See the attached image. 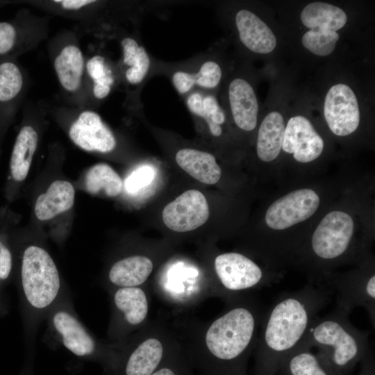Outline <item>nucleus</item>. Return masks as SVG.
<instances>
[{
  "mask_svg": "<svg viewBox=\"0 0 375 375\" xmlns=\"http://www.w3.org/2000/svg\"><path fill=\"white\" fill-rule=\"evenodd\" d=\"M83 57L76 46L65 47L57 56L54 67L58 78L65 89L74 91L80 85L83 72Z\"/></svg>",
  "mask_w": 375,
  "mask_h": 375,
  "instance_id": "nucleus-24",
  "label": "nucleus"
},
{
  "mask_svg": "<svg viewBox=\"0 0 375 375\" xmlns=\"http://www.w3.org/2000/svg\"><path fill=\"white\" fill-rule=\"evenodd\" d=\"M319 202V196L311 189L292 191L270 205L265 214V222L274 230L286 229L310 218Z\"/></svg>",
  "mask_w": 375,
  "mask_h": 375,
  "instance_id": "nucleus-6",
  "label": "nucleus"
},
{
  "mask_svg": "<svg viewBox=\"0 0 375 375\" xmlns=\"http://www.w3.org/2000/svg\"><path fill=\"white\" fill-rule=\"evenodd\" d=\"M75 192L68 181H56L47 191L40 194L35 205V213L40 220H48L70 209L74 202Z\"/></svg>",
  "mask_w": 375,
  "mask_h": 375,
  "instance_id": "nucleus-15",
  "label": "nucleus"
},
{
  "mask_svg": "<svg viewBox=\"0 0 375 375\" xmlns=\"http://www.w3.org/2000/svg\"><path fill=\"white\" fill-rule=\"evenodd\" d=\"M347 311L339 307L312 322L305 340L331 375H347L368 353L367 333L350 322Z\"/></svg>",
  "mask_w": 375,
  "mask_h": 375,
  "instance_id": "nucleus-2",
  "label": "nucleus"
},
{
  "mask_svg": "<svg viewBox=\"0 0 375 375\" xmlns=\"http://www.w3.org/2000/svg\"><path fill=\"white\" fill-rule=\"evenodd\" d=\"M150 64V58L147 51L142 46H140L138 54L125 74L128 82L131 84L142 82L149 72Z\"/></svg>",
  "mask_w": 375,
  "mask_h": 375,
  "instance_id": "nucleus-31",
  "label": "nucleus"
},
{
  "mask_svg": "<svg viewBox=\"0 0 375 375\" xmlns=\"http://www.w3.org/2000/svg\"><path fill=\"white\" fill-rule=\"evenodd\" d=\"M203 94L199 92L190 93L186 99V105L189 110L195 116L199 117L203 112Z\"/></svg>",
  "mask_w": 375,
  "mask_h": 375,
  "instance_id": "nucleus-36",
  "label": "nucleus"
},
{
  "mask_svg": "<svg viewBox=\"0 0 375 375\" xmlns=\"http://www.w3.org/2000/svg\"><path fill=\"white\" fill-rule=\"evenodd\" d=\"M37 144L36 131L30 126H24L17 137L10 158V172L15 181L26 178Z\"/></svg>",
  "mask_w": 375,
  "mask_h": 375,
  "instance_id": "nucleus-22",
  "label": "nucleus"
},
{
  "mask_svg": "<svg viewBox=\"0 0 375 375\" xmlns=\"http://www.w3.org/2000/svg\"><path fill=\"white\" fill-rule=\"evenodd\" d=\"M326 287H304L281 294L265 315L256 375H276L283 358L306 338L317 313L328 303Z\"/></svg>",
  "mask_w": 375,
  "mask_h": 375,
  "instance_id": "nucleus-1",
  "label": "nucleus"
},
{
  "mask_svg": "<svg viewBox=\"0 0 375 375\" xmlns=\"http://www.w3.org/2000/svg\"><path fill=\"white\" fill-rule=\"evenodd\" d=\"M152 176V172L147 167H143L133 172L126 180V189L129 192H133L149 183Z\"/></svg>",
  "mask_w": 375,
  "mask_h": 375,
  "instance_id": "nucleus-32",
  "label": "nucleus"
},
{
  "mask_svg": "<svg viewBox=\"0 0 375 375\" xmlns=\"http://www.w3.org/2000/svg\"><path fill=\"white\" fill-rule=\"evenodd\" d=\"M228 94L236 126L246 131L253 130L257 124L258 103L252 86L246 80L237 78L230 83Z\"/></svg>",
  "mask_w": 375,
  "mask_h": 375,
  "instance_id": "nucleus-12",
  "label": "nucleus"
},
{
  "mask_svg": "<svg viewBox=\"0 0 375 375\" xmlns=\"http://www.w3.org/2000/svg\"><path fill=\"white\" fill-rule=\"evenodd\" d=\"M199 117L206 121L209 131L213 136L221 135L222 133L221 125L224 123L226 116L217 99L213 95H203V112Z\"/></svg>",
  "mask_w": 375,
  "mask_h": 375,
  "instance_id": "nucleus-30",
  "label": "nucleus"
},
{
  "mask_svg": "<svg viewBox=\"0 0 375 375\" xmlns=\"http://www.w3.org/2000/svg\"><path fill=\"white\" fill-rule=\"evenodd\" d=\"M324 114L330 130L336 135L353 133L360 123V110L356 97L349 86L336 84L328 91Z\"/></svg>",
  "mask_w": 375,
  "mask_h": 375,
  "instance_id": "nucleus-9",
  "label": "nucleus"
},
{
  "mask_svg": "<svg viewBox=\"0 0 375 375\" xmlns=\"http://www.w3.org/2000/svg\"><path fill=\"white\" fill-rule=\"evenodd\" d=\"M303 24L310 29H324L336 31L347 23V17L339 7L324 2H312L301 11Z\"/></svg>",
  "mask_w": 375,
  "mask_h": 375,
  "instance_id": "nucleus-20",
  "label": "nucleus"
},
{
  "mask_svg": "<svg viewBox=\"0 0 375 375\" xmlns=\"http://www.w3.org/2000/svg\"><path fill=\"white\" fill-rule=\"evenodd\" d=\"M282 149L292 153L297 161L306 163L321 155L324 141L307 118L297 115L291 117L285 127Z\"/></svg>",
  "mask_w": 375,
  "mask_h": 375,
  "instance_id": "nucleus-10",
  "label": "nucleus"
},
{
  "mask_svg": "<svg viewBox=\"0 0 375 375\" xmlns=\"http://www.w3.org/2000/svg\"><path fill=\"white\" fill-rule=\"evenodd\" d=\"M85 188L92 194L103 192L108 197H115L122 192L123 183L110 166L99 163L92 166L87 172Z\"/></svg>",
  "mask_w": 375,
  "mask_h": 375,
  "instance_id": "nucleus-26",
  "label": "nucleus"
},
{
  "mask_svg": "<svg viewBox=\"0 0 375 375\" xmlns=\"http://www.w3.org/2000/svg\"><path fill=\"white\" fill-rule=\"evenodd\" d=\"M55 2L60 3L65 9L75 10L78 9L84 6L93 3L94 1L88 0H64L55 1Z\"/></svg>",
  "mask_w": 375,
  "mask_h": 375,
  "instance_id": "nucleus-37",
  "label": "nucleus"
},
{
  "mask_svg": "<svg viewBox=\"0 0 375 375\" xmlns=\"http://www.w3.org/2000/svg\"><path fill=\"white\" fill-rule=\"evenodd\" d=\"M16 37L15 28L8 23L0 22V54L10 51Z\"/></svg>",
  "mask_w": 375,
  "mask_h": 375,
  "instance_id": "nucleus-33",
  "label": "nucleus"
},
{
  "mask_svg": "<svg viewBox=\"0 0 375 375\" xmlns=\"http://www.w3.org/2000/svg\"><path fill=\"white\" fill-rule=\"evenodd\" d=\"M23 83L19 68L12 62L0 65V101L14 98L20 91Z\"/></svg>",
  "mask_w": 375,
  "mask_h": 375,
  "instance_id": "nucleus-29",
  "label": "nucleus"
},
{
  "mask_svg": "<svg viewBox=\"0 0 375 375\" xmlns=\"http://www.w3.org/2000/svg\"><path fill=\"white\" fill-rule=\"evenodd\" d=\"M353 229V220L349 214L339 210L328 213L312 234V253L323 260L339 258L349 249Z\"/></svg>",
  "mask_w": 375,
  "mask_h": 375,
  "instance_id": "nucleus-5",
  "label": "nucleus"
},
{
  "mask_svg": "<svg viewBox=\"0 0 375 375\" xmlns=\"http://www.w3.org/2000/svg\"><path fill=\"white\" fill-rule=\"evenodd\" d=\"M22 282L25 296L31 306L44 308L56 299L60 288L56 266L43 249L28 247L22 265Z\"/></svg>",
  "mask_w": 375,
  "mask_h": 375,
  "instance_id": "nucleus-4",
  "label": "nucleus"
},
{
  "mask_svg": "<svg viewBox=\"0 0 375 375\" xmlns=\"http://www.w3.org/2000/svg\"><path fill=\"white\" fill-rule=\"evenodd\" d=\"M235 25L242 44L253 52L269 53L276 46V38L268 26L253 12L242 9L235 15Z\"/></svg>",
  "mask_w": 375,
  "mask_h": 375,
  "instance_id": "nucleus-13",
  "label": "nucleus"
},
{
  "mask_svg": "<svg viewBox=\"0 0 375 375\" xmlns=\"http://www.w3.org/2000/svg\"><path fill=\"white\" fill-rule=\"evenodd\" d=\"M53 324L61 335L63 344L76 356H83L94 351V342L82 325L71 315L60 311L53 317Z\"/></svg>",
  "mask_w": 375,
  "mask_h": 375,
  "instance_id": "nucleus-17",
  "label": "nucleus"
},
{
  "mask_svg": "<svg viewBox=\"0 0 375 375\" xmlns=\"http://www.w3.org/2000/svg\"><path fill=\"white\" fill-rule=\"evenodd\" d=\"M151 375H176V372L169 367H162L156 370Z\"/></svg>",
  "mask_w": 375,
  "mask_h": 375,
  "instance_id": "nucleus-38",
  "label": "nucleus"
},
{
  "mask_svg": "<svg viewBox=\"0 0 375 375\" xmlns=\"http://www.w3.org/2000/svg\"><path fill=\"white\" fill-rule=\"evenodd\" d=\"M12 269V256L8 249L0 241V279H6Z\"/></svg>",
  "mask_w": 375,
  "mask_h": 375,
  "instance_id": "nucleus-35",
  "label": "nucleus"
},
{
  "mask_svg": "<svg viewBox=\"0 0 375 375\" xmlns=\"http://www.w3.org/2000/svg\"><path fill=\"white\" fill-rule=\"evenodd\" d=\"M283 117L278 112H269L262 120L258 133L256 151L260 160L271 162L282 148L285 131Z\"/></svg>",
  "mask_w": 375,
  "mask_h": 375,
  "instance_id": "nucleus-16",
  "label": "nucleus"
},
{
  "mask_svg": "<svg viewBox=\"0 0 375 375\" xmlns=\"http://www.w3.org/2000/svg\"><path fill=\"white\" fill-rule=\"evenodd\" d=\"M162 356L163 347L158 340H146L131 354L125 368L126 375H151L156 370Z\"/></svg>",
  "mask_w": 375,
  "mask_h": 375,
  "instance_id": "nucleus-23",
  "label": "nucleus"
},
{
  "mask_svg": "<svg viewBox=\"0 0 375 375\" xmlns=\"http://www.w3.org/2000/svg\"><path fill=\"white\" fill-rule=\"evenodd\" d=\"M123 50V61L126 65L131 66L133 60L138 54L140 45L135 40L131 38H125L121 42Z\"/></svg>",
  "mask_w": 375,
  "mask_h": 375,
  "instance_id": "nucleus-34",
  "label": "nucleus"
},
{
  "mask_svg": "<svg viewBox=\"0 0 375 375\" xmlns=\"http://www.w3.org/2000/svg\"><path fill=\"white\" fill-rule=\"evenodd\" d=\"M222 76L219 65L213 60H207L202 63L195 73L185 71H176L172 76V82L177 92L186 94L195 85L206 89L216 88Z\"/></svg>",
  "mask_w": 375,
  "mask_h": 375,
  "instance_id": "nucleus-21",
  "label": "nucleus"
},
{
  "mask_svg": "<svg viewBox=\"0 0 375 375\" xmlns=\"http://www.w3.org/2000/svg\"><path fill=\"white\" fill-rule=\"evenodd\" d=\"M214 266L221 284L229 291L256 288L269 283L255 262L239 253L229 252L217 256Z\"/></svg>",
  "mask_w": 375,
  "mask_h": 375,
  "instance_id": "nucleus-7",
  "label": "nucleus"
},
{
  "mask_svg": "<svg viewBox=\"0 0 375 375\" xmlns=\"http://www.w3.org/2000/svg\"><path fill=\"white\" fill-rule=\"evenodd\" d=\"M87 70L94 81V95L97 99L105 98L110 92L114 78L106 65L104 58L101 56H93L87 63Z\"/></svg>",
  "mask_w": 375,
  "mask_h": 375,
  "instance_id": "nucleus-28",
  "label": "nucleus"
},
{
  "mask_svg": "<svg viewBox=\"0 0 375 375\" xmlns=\"http://www.w3.org/2000/svg\"><path fill=\"white\" fill-rule=\"evenodd\" d=\"M209 215L205 196L199 190H189L164 208L162 217L168 228L183 233L195 230L204 224Z\"/></svg>",
  "mask_w": 375,
  "mask_h": 375,
  "instance_id": "nucleus-8",
  "label": "nucleus"
},
{
  "mask_svg": "<svg viewBox=\"0 0 375 375\" xmlns=\"http://www.w3.org/2000/svg\"><path fill=\"white\" fill-rule=\"evenodd\" d=\"M311 349L302 342L283 358L276 375H331Z\"/></svg>",
  "mask_w": 375,
  "mask_h": 375,
  "instance_id": "nucleus-18",
  "label": "nucleus"
},
{
  "mask_svg": "<svg viewBox=\"0 0 375 375\" xmlns=\"http://www.w3.org/2000/svg\"><path fill=\"white\" fill-rule=\"evenodd\" d=\"M153 269L151 260L145 256H130L115 262L109 272V279L123 288L136 287L148 278Z\"/></svg>",
  "mask_w": 375,
  "mask_h": 375,
  "instance_id": "nucleus-19",
  "label": "nucleus"
},
{
  "mask_svg": "<svg viewBox=\"0 0 375 375\" xmlns=\"http://www.w3.org/2000/svg\"><path fill=\"white\" fill-rule=\"evenodd\" d=\"M339 35L336 31L324 29H310L306 32L301 42L303 47L312 53L326 56L335 49Z\"/></svg>",
  "mask_w": 375,
  "mask_h": 375,
  "instance_id": "nucleus-27",
  "label": "nucleus"
},
{
  "mask_svg": "<svg viewBox=\"0 0 375 375\" xmlns=\"http://www.w3.org/2000/svg\"><path fill=\"white\" fill-rule=\"evenodd\" d=\"M114 301L126 321L133 325L144 321L148 312V302L144 292L137 287L122 288L115 294Z\"/></svg>",
  "mask_w": 375,
  "mask_h": 375,
  "instance_id": "nucleus-25",
  "label": "nucleus"
},
{
  "mask_svg": "<svg viewBox=\"0 0 375 375\" xmlns=\"http://www.w3.org/2000/svg\"><path fill=\"white\" fill-rule=\"evenodd\" d=\"M258 315L254 310L236 306L215 319L206 334L212 356L226 365L238 362L256 338Z\"/></svg>",
  "mask_w": 375,
  "mask_h": 375,
  "instance_id": "nucleus-3",
  "label": "nucleus"
},
{
  "mask_svg": "<svg viewBox=\"0 0 375 375\" xmlns=\"http://www.w3.org/2000/svg\"><path fill=\"white\" fill-rule=\"evenodd\" d=\"M178 165L198 181L213 185L221 178L222 171L215 156L206 151L183 148L176 153Z\"/></svg>",
  "mask_w": 375,
  "mask_h": 375,
  "instance_id": "nucleus-14",
  "label": "nucleus"
},
{
  "mask_svg": "<svg viewBox=\"0 0 375 375\" xmlns=\"http://www.w3.org/2000/svg\"><path fill=\"white\" fill-rule=\"evenodd\" d=\"M71 140L85 151L107 153L116 146L112 131L103 123L99 115L92 111H84L69 129Z\"/></svg>",
  "mask_w": 375,
  "mask_h": 375,
  "instance_id": "nucleus-11",
  "label": "nucleus"
}]
</instances>
